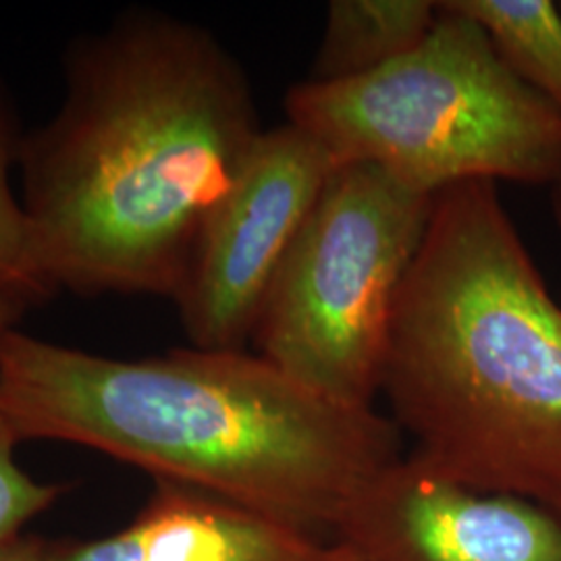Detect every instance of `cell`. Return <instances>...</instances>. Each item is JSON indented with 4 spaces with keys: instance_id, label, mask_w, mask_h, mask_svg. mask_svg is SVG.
<instances>
[{
    "instance_id": "1",
    "label": "cell",
    "mask_w": 561,
    "mask_h": 561,
    "mask_svg": "<svg viewBox=\"0 0 561 561\" xmlns=\"http://www.w3.org/2000/svg\"><path fill=\"white\" fill-rule=\"evenodd\" d=\"M264 131L240 60L198 23L127 11L65 57L23 134L21 206L50 294H180L202 227Z\"/></svg>"
},
{
    "instance_id": "2",
    "label": "cell",
    "mask_w": 561,
    "mask_h": 561,
    "mask_svg": "<svg viewBox=\"0 0 561 561\" xmlns=\"http://www.w3.org/2000/svg\"><path fill=\"white\" fill-rule=\"evenodd\" d=\"M0 416L20 442L92 447L329 542L408 454L375 405L333 400L245 350L121 360L20 329L0 340Z\"/></svg>"
},
{
    "instance_id": "3",
    "label": "cell",
    "mask_w": 561,
    "mask_h": 561,
    "mask_svg": "<svg viewBox=\"0 0 561 561\" xmlns=\"http://www.w3.org/2000/svg\"><path fill=\"white\" fill-rule=\"evenodd\" d=\"M408 456L561 514V300L493 181L435 196L382 370Z\"/></svg>"
},
{
    "instance_id": "4",
    "label": "cell",
    "mask_w": 561,
    "mask_h": 561,
    "mask_svg": "<svg viewBox=\"0 0 561 561\" xmlns=\"http://www.w3.org/2000/svg\"><path fill=\"white\" fill-rule=\"evenodd\" d=\"M285 113L337 164H375L426 196L468 181L561 180L560 113L445 0L410 55L358 80L300 81Z\"/></svg>"
},
{
    "instance_id": "5",
    "label": "cell",
    "mask_w": 561,
    "mask_h": 561,
    "mask_svg": "<svg viewBox=\"0 0 561 561\" xmlns=\"http://www.w3.org/2000/svg\"><path fill=\"white\" fill-rule=\"evenodd\" d=\"M433 202L375 164H337L264 296L250 340L259 356L333 400L373 408Z\"/></svg>"
},
{
    "instance_id": "6",
    "label": "cell",
    "mask_w": 561,
    "mask_h": 561,
    "mask_svg": "<svg viewBox=\"0 0 561 561\" xmlns=\"http://www.w3.org/2000/svg\"><path fill=\"white\" fill-rule=\"evenodd\" d=\"M335 167L289 121L262 131L204 222L173 300L192 347L245 350L280 262Z\"/></svg>"
},
{
    "instance_id": "7",
    "label": "cell",
    "mask_w": 561,
    "mask_h": 561,
    "mask_svg": "<svg viewBox=\"0 0 561 561\" xmlns=\"http://www.w3.org/2000/svg\"><path fill=\"white\" fill-rule=\"evenodd\" d=\"M331 545L341 561H561V514L405 454L345 510Z\"/></svg>"
},
{
    "instance_id": "8",
    "label": "cell",
    "mask_w": 561,
    "mask_h": 561,
    "mask_svg": "<svg viewBox=\"0 0 561 561\" xmlns=\"http://www.w3.org/2000/svg\"><path fill=\"white\" fill-rule=\"evenodd\" d=\"M117 535L50 545V561H341L324 539L180 482L154 481Z\"/></svg>"
},
{
    "instance_id": "9",
    "label": "cell",
    "mask_w": 561,
    "mask_h": 561,
    "mask_svg": "<svg viewBox=\"0 0 561 561\" xmlns=\"http://www.w3.org/2000/svg\"><path fill=\"white\" fill-rule=\"evenodd\" d=\"M439 20L433 0H333L306 81L370 76L419 48Z\"/></svg>"
},
{
    "instance_id": "10",
    "label": "cell",
    "mask_w": 561,
    "mask_h": 561,
    "mask_svg": "<svg viewBox=\"0 0 561 561\" xmlns=\"http://www.w3.org/2000/svg\"><path fill=\"white\" fill-rule=\"evenodd\" d=\"M477 21L510 71L561 115L558 0H445Z\"/></svg>"
},
{
    "instance_id": "11",
    "label": "cell",
    "mask_w": 561,
    "mask_h": 561,
    "mask_svg": "<svg viewBox=\"0 0 561 561\" xmlns=\"http://www.w3.org/2000/svg\"><path fill=\"white\" fill-rule=\"evenodd\" d=\"M21 138L15 111L0 90V285L38 301L50 296V289L42 279L21 198L11 187V169L20 159Z\"/></svg>"
},
{
    "instance_id": "12",
    "label": "cell",
    "mask_w": 561,
    "mask_h": 561,
    "mask_svg": "<svg viewBox=\"0 0 561 561\" xmlns=\"http://www.w3.org/2000/svg\"><path fill=\"white\" fill-rule=\"evenodd\" d=\"M20 439L0 416V545L20 537L21 526L36 518L60 495V486L34 481L18 460Z\"/></svg>"
},
{
    "instance_id": "13",
    "label": "cell",
    "mask_w": 561,
    "mask_h": 561,
    "mask_svg": "<svg viewBox=\"0 0 561 561\" xmlns=\"http://www.w3.org/2000/svg\"><path fill=\"white\" fill-rule=\"evenodd\" d=\"M0 561H50V545L32 537H15L0 545Z\"/></svg>"
},
{
    "instance_id": "14",
    "label": "cell",
    "mask_w": 561,
    "mask_h": 561,
    "mask_svg": "<svg viewBox=\"0 0 561 561\" xmlns=\"http://www.w3.org/2000/svg\"><path fill=\"white\" fill-rule=\"evenodd\" d=\"M34 301L27 300L25 296H21L18 291L9 289V287H2L0 285V340L18 329V322L21 321L23 312L32 306Z\"/></svg>"
},
{
    "instance_id": "15",
    "label": "cell",
    "mask_w": 561,
    "mask_h": 561,
    "mask_svg": "<svg viewBox=\"0 0 561 561\" xmlns=\"http://www.w3.org/2000/svg\"><path fill=\"white\" fill-rule=\"evenodd\" d=\"M549 208H551V217L556 221V227L560 229L561 233V180L556 181L549 187Z\"/></svg>"
},
{
    "instance_id": "16",
    "label": "cell",
    "mask_w": 561,
    "mask_h": 561,
    "mask_svg": "<svg viewBox=\"0 0 561 561\" xmlns=\"http://www.w3.org/2000/svg\"><path fill=\"white\" fill-rule=\"evenodd\" d=\"M558 4H560V9H561V0H558Z\"/></svg>"
}]
</instances>
